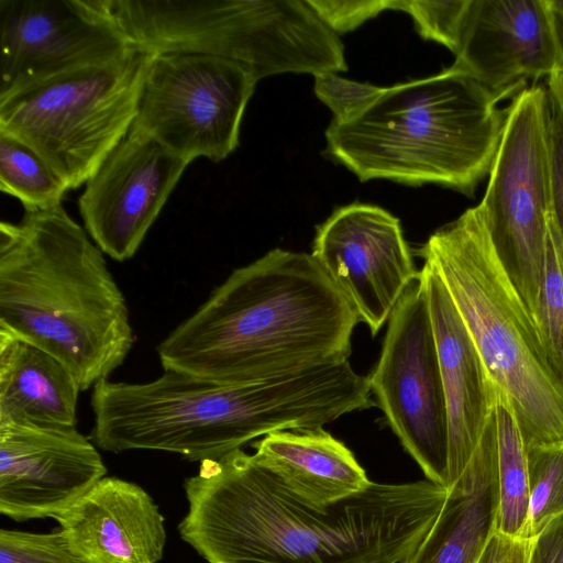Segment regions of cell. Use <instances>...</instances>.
Masks as SVG:
<instances>
[{
	"instance_id": "ba28073f",
	"label": "cell",
	"mask_w": 563,
	"mask_h": 563,
	"mask_svg": "<svg viewBox=\"0 0 563 563\" xmlns=\"http://www.w3.org/2000/svg\"><path fill=\"white\" fill-rule=\"evenodd\" d=\"M551 118L545 86L533 84L511 99L477 205L499 261L533 322L552 203Z\"/></svg>"
},
{
	"instance_id": "d6a6232c",
	"label": "cell",
	"mask_w": 563,
	"mask_h": 563,
	"mask_svg": "<svg viewBox=\"0 0 563 563\" xmlns=\"http://www.w3.org/2000/svg\"><path fill=\"white\" fill-rule=\"evenodd\" d=\"M545 87L553 109L563 118V69L561 67L547 78Z\"/></svg>"
},
{
	"instance_id": "4fadbf2b",
	"label": "cell",
	"mask_w": 563,
	"mask_h": 563,
	"mask_svg": "<svg viewBox=\"0 0 563 563\" xmlns=\"http://www.w3.org/2000/svg\"><path fill=\"white\" fill-rule=\"evenodd\" d=\"M188 165L132 125L78 198L91 240L115 261L133 257Z\"/></svg>"
},
{
	"instance_id": "83f0119b",
	"label": "cell",
	"mask_w": 563,
	"mask_h": 563,
	"mask_svg": "<svg viewBox=\"0 0 563 563\" xmlns=\"http://www.w3.org/2000/svg\"><path fill=\"white\" fill-rule=\"evenodd\" d=\"M313 77L317 98L330 108L333 113L332 121L339 124L354 119L386 90V87L353 81L335 73H323Z\"/></svg>"
},
{
	"instance_id": "1f68e13d",
	"label": "cell",
	"mask_w": 563,
	"mask_h": 563,
	"mask_svg": "<svg viewBox=\"0 0 563 563\" xmlns=\"http://www.w3.org/2000/svg\"><path fill=\"white\" fill-rule=\"evenodd\" d=\"M530 563H563V515L532 538Z\"/></svg>"
},
{
	"instance_id": "52a82bcc",
	"label": "cell",
	"mask_w": 563,
	"mask_h": 563,
	"mask_svg": "<svg viewBox=\"0 0 563 563\" xmlns=\"http://www.w3.org/2000/svg\"><path fill=\"white\" fill-rule=\"evenodd\" d=\"M154 54L132 45L0 99V130L31 146L68 190L76 189L131 130Z\"/></svg>"
},
{
	"instance_id": "e575fe53",
	"label": "cell",
	"mask_w": 563,
	"mask_h": 563,
	"mask_svg": "<svg viewBox=\"0 0 563 563\" xmlns=\"http://www.w3.org/2000/svg\"><path fill=\"white\" fill-rule=\"evenodd\" d=\"M549 1H550V5L553 9L563 12V0H549Z\"/></svg>"
},
{
	"instance_id": "603a6c76",
	"label": "cell",
	"mask_w": 563,
	"mask_h": 563,
	"mask_svg": "<svg viewBox=\"0 0 563 563\" xmlns=\"http://www.w3.org/2000/svg\"><path fill=\"white\" fill-rule=\"evenodd\" d=\"M0 189L24 210L60 205L68 191L43 157L18 137L0 130Z\"/></svg>"
},
{
	"instance_id": "9c48e42d",
	"label": "cell",
	"mask_w": 563,
	"mask_h": 563,
	"mask_svg": "<svg viewBox=\"0 0 563 563\" xmlns=\"http://www.w3.org/2000/svg\"><path fill=\"white\" fill-rule=\"evenodd\" d=\"M258 80L244 64L194 52L155 53L139 101L137 128L191 163L227 158L239 145Z\"/></svg>"
},
{
	"instance_id": "f546056e",
	"label": "cell",
	"mask_w": 563,
	"mask_h": 563,
	"mask_svg": "<svg viewBox=\"0 0 563 563\" xmlns=\"http://www.w3.org/2000/svg\"><path fill=\"white\" fill-rule=\"evenodd\" d=\"M552 106V104H551ZM551 146V216L563 241V118L552 107Z\"/></svg>"
},
{
	"instance_id": "ffe728a7",
	"label": "cell",
	"mask_w": 563,
	"mask_h": 563,
	"mask_svg": "<svg viewBox=\"0 0 563 563\" xmlns=\"http://www.w3.org/2000/svg\"><path fill=\"white\" fill-rule=\"evenodd\" d=\"M252 446L262 467L316 506L354 496L372 483L352 451L322 427L272 432Z\"/></svg>"
},
{
	"instance_id": "9a60e30c",
	"label": "cell",
	"mask_w": 563,
	"mask_h": 563,
	"mask_svg": "<svg viewBox=\"0 0 563 563\" xmlns=\"http://www.w3.org/2000/svg\"><path fill=\"white\" fill-rule=\"evenodd\" d=\"M107 476L96 444L76 427L0 424V512L54 518Z\"/></svg>"
},
{
	"instance_id": "7402d4cb",
	"label": "cell",
	"mask_w": 563,
	"mask_h": 563,
	"mask_svg": "<svg viewBox=\"0 0 563 563\" xmlns=\"http://www.w3.org/2000/svg\"><path fill=\"white\" fill-rule=\"evenodd\" d=\"M493 413L499 494L496 530L526 538L529 507L527 450L515 411L498 389Z\"/></svg>"
},
{
	"instance_id": "5b68a950",
	"label": "cell",
	"mask_w": 563,
	"mask_h": 563,
	"mask_svg": "<svg viewBox=\"0 0 563 563\" xmlns=\"http://www.w3.org/2000/svg\"><path fill=\"white\" fill-rule=\"evenodd\" d=\"M465 70L386 87L346 123L331 121L327 153L361 181L435 184L472 197L489 174L506 108Z\"/></svg>"
},
{
	"instance_id": "3957f363",
	"label": "cell",
	"mask_w": 563,
	"mask_h": 563,
	"mask_svg": "<svg viewBox=\"0 0 563 563\" xmlns=\"http://www.w3.org/2000/svg\"><path fill=\"white\" fill-rule=\"evenodd\" d=\"M373 406L366 376L349 361L244 385L164 371L146 383L95 385L90 439L112 453L165 451L203 462L272 432L323 427Z\"/></svg>"
},
{
	"instance_id": "8992f818",
	"label": "cell",
	"mask_w": 563,
	"mask_h": 563,
	"mask_svg": "<svg viewBox=\"0 0 563 563\" xmlns=\"http://www.w3.org/2000/svg\"><path fill=\"white\" fill-rule=\"evenodd\" d=\"M418 254L445 286L493 384L509 400L526 448L563 441V385L478 206L438 229Z\"/></svg>"
},
{
	"instance_id": "6da1fadb",
	"label": "cell",
	"mask_w": 563,
	"mask_h": 563,
	"mask_svg": "<svg viewBox=\"0 0 563 563\" xmlns=\"http://www.w3.org/2000/svg\"><path fill=\"white\" fill-rule=\"evenodd\" d=\"M200 463L184 483L188 512L178 531L208 563H401L448 493L428 479L372 482L354 496L316 506L242 449Z\"/></svg>"
},
{
	"instance_id": "d4e9b609",
	"label": "cell",
	"mask_w": 563,
	"mask_h": 563,
	"mask_svg": "<svg viewBox=\"0 0 563 563\" xmlns=\"http://www.w3.org/2000/svg\"><path fill=\"white\" fill-rule=\"evenodd\" d=\"M529 507L526 538L563 515V441L526 448Z\"/></svg>"
},
{
	"instance_id": "4316f807",
	"label": "cell",
	"mask_w": 563,
	"mask_h": 563,
	"mask_svg": "<svg viewBox=\"0 0 563 563\" xmlns=\"http://www.w3.org/2000/svg\"><path fill=\"white\" fill-rule=\"evenodd\" d=\"M0 563H81V561L70 550L60 528L48 533L2 528Z\"/></svg>"
},
{
	"instance_id": "7c38bea8",
	"label": "cell",
	"mask_w": 563,
	"mask_h": 563,
	"mask_svg": "<svg viewBox=\"0 0 563 563\" xmlns=\"http://www.w3.org/2000/svg\"><path fill=\"white\" fill-rule=\"evenodd\" d=\"M311 255L373 336L421 275L399 219L373 205L335 209L317 227Z\"/></svg>"
},
{
	"instance_id": "2e32d148",
	"label": "cell",
	"mask_w": 563,
	"mask_h": 563,
	"mask_svg": "<svg viewBox=\"0 0 563 563\" xmlns=\"http://www.w3.org/2000/svg\"><path fill=\"white\" fill-rule=\"evenodd\" d=\"M452 65L499 101L548 78L560 67L549 0H471Z\"/></svg>"
},
{
	"instance_id": "44dd1931",
	"label": "cell",
	"mask_w": 563,
	"mask_h": 563,
	"mask_svg": "<svg viewBox=\"0 0 563 563\" xmlns=\"http://www.w3.org/2000/svg\"><path fill=\"white\" fill-rule=\"evenodd\" d=\"M80 386L46 351L0 332V424L76 427Z\"/></svg>"
},
{
	"instance_id": "cb8c5ba5",
	"label": "cell",
	"mask_w": 563,
	"mask_h": 563,
	"mask_svg": "<svg viewBox=\"0 0 563 563\" xmlns=\"http://www.w3.org/2000/svg\"><path fill=\"white\" fill-rule=\"evenodd\" d=\"M534 324L548 361L563 385V241L552 216L548 222Z\"/></svg>"
},
{
	"instance_id": "4dcf8cb0",
	"label": "cell",
	"mask_w": 563,
	"mask_h": 563,
	"mask_svg": "<svg viewBox=\"0 0 563 563\" xmlns=\"http://www.w3.org/2000/svg\"><path fill=\"white\" fill-rule=\"evenodd\" d=\"M531 542L495 530L477 563H530Z\"/></svg>"
},
{
	"instance_id": "8fae6325",
	"label": "cell",
	"mask_w": 563,
	"mask_h": 563,
	"mask_svg": "<svg viewBox=\"0 0 563 563\" xmlns=\"http://www.w3.org/2000/svg\"><path fill=\"white\" fill-rule=\"evenodd\" d=\"M131 46L109 0H0V99Z\"/></svg>"
},
{
	"instance_id": "30bf717a",
	"label": "cell",
	"mask_w": 563,
	"mask_h": 563,
	"mask_svg": "<svg viewBox=\"0 0 563 563\" xmlns=\"http://www.w3.org/2000/svg\"><path fill=\"white\" fill-rule=\"evenodd\" d=\"M367 377L376 406L427 479L446 488L448 411L437 343L420 278L393 310Z\"/></svg>"
},
{
	"instance_id": "f1b7e54d",
	"label": "cell",
	"mask_w": 563,
	"mask_h": 563,
	"mask_svg": "<svg viewBox=\"0 0 563 563\" xmlns=\"http://www.w3.org/2000/svg\"><path fill=\"white\" fill-rule=\"evenodd\" d=\"M307 2L335 34L350 32L385 10H395V0H307Z\"/></svg>"
},
{
	"instance_id": "484cf974",
	"label": "cell",
	"mask_w": 563,
	"mask_h": 563,
	"mask_svg": "<svg viewBox=\"0 0 563 563\" xmlns=\"http://www.w3.org/2000/svg\"><path fill=\"white\" fill-rule=\"evenodd\" d=\"M470 3L471 0H395V10L412 18L422 38L438 42L455 55Z\"/></svg>"
},
{
	"instance_id": "836d02e7",
	"label": "cell",
	"mask_w": 563,
	"mask_h": 563,
	"mask_svg": "<svg viewBox=\"0 0 563 563\" xmlns=\"http://www.w3.org/2000/svg\"><path fill=\"white\" fill-rule=\"evenodd\" d=\"M550 3V1H549ZM552 21L560 53V67L563 69V12L553 9L551 5Z\"/></svg>"
},
{
	"instance_id": "e0dca14e",
	"label": "cell",
	"mask_w": 563,
	"mask_h": 563,
	"mask_svg": "<svg viewBox=\"0 0 563 563\" xmlns=\"http://www.w3.org/2000/svg\"><path fill=\"white\" fill-rule=\"evenodd\" d=\"M54 519L81 563H158L163 558L164 517L135 483L104 476Z\"/></svg>"
},
{
	"instance_id": "277c9868",
	"label": "cell",
	"mask_w": 563,
	"mask_h": 563,
	"mask_svg": "<svg viewBox=\"0 0 563 563\" xmlns=\"http://www.w3.org/2000/svg\"><path fill=\"white\" fill-rule=\"evenodd\" d=\"M0 332L56 357L81 391L108 379L134 344L103 252L63 203L0 223Z\"/></svg>"
},
{
	"instance_id": "5bb4252c",
	"label": "cell",
	"mask_w": 563,
	"mask_h": 563,
	"mask_svg": "<svg viewBox=\"0 0 563 563\" xmlns=\"http://www.w3.org/2000/svg\"><path fill=\"white\" fill-rule=\"evenodd\" d=\"M208 37L214 55L246 65L257 80L347 68L341 40L307 0H220Z\"/></svg>"
},
{
	"instance_id": "d6986e66",
	"label": "cell",
	"mask_w": 563,
	"mask_h": 563,
	"mask_svg": "<svg viewBox=\"0 0 563 563\" xmlns=\"http://www.w3.org/2000/svg\"><path fill=\"white\" fill-rule=\"evenodd\" d=\"M499 506L494 413L417 549L401 563H477L497 529Z\"/></svg>"
},
{
	"instance_id": "7a4b0ae2",
	"label": "cell",
	"mask_w": 563,
	"mask_h": 563,
	"mask_svg": "<svg viewBox=\"0 0 563 563\" xmlns=\"http://www.w3.org/2000/svg\"><path fill=\"white\" fill-rule=\"evenodd\" d=\"M358 322L311 254L274 249L234 269L157 354L164 371L256 384L349 361Z\"/></svg>"
},
{
	"instance_id": "ac0fdd59",
	"label": "cell",
	"mask_w": 563,
	"mask_h": 563,
	"mask_svg": "<svg viewBox=\"0 0 563 563\" xmlns=\"http://www.w3.org/2000/svg\"><path fill=\"white\" fill-rule=\"evenodd\" d=\"M420 271L446 401L448 489L463 473L483 435L497 387L445 286L429 264L423 263Z\"/></svg>"
}]
</instances>
